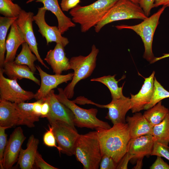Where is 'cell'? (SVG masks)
<instances>
[{"instance_id":"17","label":"cell","mask_w":169,"mask_h":169,"mask_svg":"<svg viewBox=\"0 0 169 169\" xmlns=\"http://www.w3.org/2000/svg\"><path fill=\"white\" fill-rule=\"evenodd\" d=\"M155 73L153 71L149 77L145 78L143 84L137 94H131V110L132 113L144 110L145 106L150 101L154 91Z\"/></svg>"},{"instance_id":"7","label":"cell","mask_w":169,"mask_h":169,"mask_svg":"<svg viewBox=\"0 0 169 169\" xmlns=\"http://www.w3.org/2000/svg\"><path fill=\"white\" fill-rule=\"evenodd\" d=\"M147 17L139 4L129 0H118L94 27L95 30L98 33L105 25L114 22L135 19L143 20Z\"/></svg>"},{"instance_id":"23","label":"cell","mask_w":169,"mask_h":169,"mask_svg":"<svg viewBox=\"0 0 169 169\" xmlns=\"http://www.w3.org/2000/svg\"><path fill=\"white\" fill-rule=\"evenodd\" d=\"M3 68L4 73L10 79L21 80L25 78L40 85V81L34 76V72L27 65L18 64L13 61L8 62L4 63Z\"/></svg>"},{"instance_id":"11","label":"cell","mask_w":169,"mask_h":169,"mask_svg":"<svg viewBox=\"0 0 169 169\" xmlns=\"http://www.w3.org/2000/svg\"><path fill=\"white\" fill-rule=\"evenodd\" d=\"M34 16L33 13L27 12L22 9L15 22L21 30L26 42L28 44L33 53L37 57L38 61L45 68L49 69V68L44 63L38 50V44L33 28V22L34 21Z\"/></svg>"},{"instance_id":"6","label":"cell","mask_w":169,"mask_h":169,"mask_svg":"<svg viewBox=\"0 0 169 169\" xmlns=\"http://www.w3.org/2000/svg\"><path fill=\"white\" fill-rule=\"evenodd\" d=\"M58 94H55L57 99L70 109L74 115V123L75 126L91 129H95L98 127L108 129L111 127L107 122L100 120L97 117L98 110L96 109L82 108L67 97L62 88H58Z\"/></svg>"},{"instance_id":"33","label":"cell","mask_w":169,"mask_h":169,"mask_svg":"<svg viewBox=\"0 0 169 169\" xmlns=\"http://www.w3.org/2000/svg\"><path fill=\"white\" fill-rule=\"evenodd\" d=\"M151 156L162 157L169 161V147L161 144L154 139L153 148Z\"/></svg>"},{"instance_id":"35","label":"cell","mask_w":169,"mask_h":169,"mask_svg":"<svg viewBox=\"0 0 169 169\" xmlns=\"http://www.w3.org/2000/svg\"><path fill=\"white\" fill-rule=\"evenodd\" d=\"M117 165L111 156L107 155L102 156L100 164V169H116Z\"/></svg>"},{"instance_id":"46","label":"cell","mask_w":169,"mask_h":169,"mask_svg":"<svg viewBox=\"0 0 169 169\" xmlns=\"http://www.w3.org/2000/svg\"><path fill=\"white\" fill-rule=\"evenodd\" d=\"M129 0L136 4H139V1H140V0Z\"/></svg>"},{"instance_id":"44","label":"cell","mask_w":169,"mask_h":169,"mask_svg":"<svg viewBox=\"0 0 169 169\" xmlns=\"http://www.w3.org/2000/svg\"><path fill=\"white\" fill-rule=\"evenodd\" d=\"M161 5L166 7H169V0H155L154 8Z\"/></svg>"},{"instance_id":"19","label":"cell","mask_w":169,"mask_h":169,"mask_svg":"<svg viewBox=\"0 0 169 169\" xmlns=\"http://www.w3.org/2000/svg\"><path fill=\"white\" fill-rule=\"evenodd\" d=\"M33 1L42 3L43 7L47 11L51 12L56 16L58 22V28L62 34L70 28L75 26L72 19L63 12L59 6L58 0H28L26 3H29Z\"/></svg>"},{"instance_id":"32","label":"cell","mask_w":169,"mask_h":169,"mask_svg":"<svg viewBox=\"0 0 169 169\" xmlns=\"http://www.w3.org/2000/svg\"><path fill=\"white\" fill-rule=\"evenodd\" d=\"M22 9L11 0H0V13L4 17L18 18Z\"/></svg>"},{"instance_id":"3","label":"cell","mask_w":169,"mask_h":169,"mask_svg":"<svg viewBox=\"0 0 169 169\" xmlns=\"http://www.w3.org/2000/svg\"><path fill=\"white\" fill-rule=\"evenodd\" d=\"M74 155L84 169H98L102 157L96 131L80 135L77 140Z\"/></svg>"},{"instance_id":"10","label":"cell","mask_w":169,"mask_h":169,"mask_svg":"<svg viewBox=\"0 0 169 169\" xmlns=\"http://www.w3.org/2000/svg\"><path fill=\"white\" fill-rule=\"evenodd\" d=\"M26 138L21 127L15 129L11 134L5 148L0 169H11L18 161L22 145Z\"/></svg>"},{"instance_id":"38","label":"cell","mask_w":169,"mask_h":169,"mask_svg":"<svg viewBox=\"0 0 169 169\" xmlns=\"http://www.w3.org/2000/svg\"><path fill=\"white\" fill-rule=\"evenodd\" d=\"M154 1L155 0H140L139 1L140 6L147 17H149L151 9L154 8Z\"/></svg>"},{"instance_id":"31","label":"cell","mask_w":169,"mask_h":169,"mask_svg":"<svg viewBox=\"0 0 169 169\" xmlns=\"http://www.w3.org/2000/svg\"><path fill=\"white\" fill-rule=\"evenodd\" d=\"M154 84L152 95L149 102L145 106L144 110H146L155 105L162 100L169 98V92L164 88L155 77Z\"/></svg>"},{"instance_id":"1","label":"cell","mask_w":169,"mask_h":169,"mask_svg":"<svg viewBox=\"0 0 169 169\" xmlns=\"http://www.w3.org/2000/svg\"><path fill=\"white\" fill-rule=\"evenodd\" d=\"M102 156L107 155L119 163L127 152L131 139L127 124L118 123L108 129H95Z\"/></svg>"},{"instance_id":"29","label":"cell","mask_w":169,"mask_h":169,"mask_svg":"<svg viewBox=\"0 0 169 169\" xmlns=\"http://www.w3.org/2000/svg\"><path fill=\"white\" fill-rule=\"evenodd\" d=\"M17 18L0 17V68H3L4 63L5 44L8 30Z\"/></svg>"},{"instance_id":"42","label":"cell","mask_w":169,"mask_h":169,"mask_svg":"<svg viewBox=\"0 0 169 169\" xmlns=\"http://www.w3.org/2000/svg\"><path fill=\"white\" fill-rule=\"evenodd\" d=\"M44 101V99H40L33 102V110L37 115L41 116L42 104Z\"/></svg>"},{"instance_id":"9","label":"cell","mask_w":169,"mask_h":169,"mask_svg":"<svg viewBox=\"0 0 169 169\" xmlns=\"http://www.w3.org/2000/svg\"><path fill=\"white\" fill-rule=\"evenodd\" d=\"M3 74V68H0V100L18 103L34 98L35 94L23 89L17 80L6 78Z\"/></svg>"},{"instance_id":"14","label":"cell","mask_w":169,"mask_h":169,"mask_svg":"<svg viewBox=\"0 0 169 169\" xmlns=\"http://www.w3.org/2000/svg\"><path fill=\"white\" fill-rule=\"evenodd\" d=\"M50 106L49 112L46 118L48 120H60L75 128L74 123V115L73 112L57 99L54 90H51L45 98Z\"/></svg>"},{"instance_id":"8","label":"cell","mask_w":169,"mask_h":169,"mask_svg":"<svg viewBox=\"0 0 169 169\" xmlns=\"http://www.w3.org/2000/svg\"><path fill=\"white\" fill-rule=\"evenodd\" d=\"M59 148V152L68 156L74 155L75 144L79 135L75 128L60 120H48Z\"/></svg>"},{"instance_id":"40","label":"cell","mask_w":169,"mask_h":169,"mask_svg":"<svg viewBox=\"0 0 169 169\" xmlns=\"http://www.w3.org/2000/svg\"><path fill=\"white\" fill-rule=\"evenodd\" d=\"M150 169H169V165L165 162L161 157L157 156L154 163L150 167Z\"/></svg>"},{"instance_id":"41","label":"cell","mask_w":169,"mask_h":169,"mask_svg":"<svg viewBox=\"0 0 169 169\" xmlns=\"http://www.w3.org/2000/svg\"><path fill=\"white\" fill-rule=\"evenodd\" d=\"M132 159L131 156L127 153L125 154L118 165L116 169H127V165L129 160Z\"/></svg>"},{"instance_id":"36","label":"cell","mask_w":169,"mask_h":169,"mask_svg":"<svg viewBox=\"0 0 169 169\" xmlns=\"http://www.w3.org/2000/svg\"><path fill=\"white\" fill-rule=\"evenodd\" d=\"M8 128L7 127L0 126V166H2L3 155L5 148L7 144V135L5 131Z\"/></svg>"},{"instance_id":"26","label":"cell","mask_w":169,"mask_h":169,"mask_svg":"<svg viewBox=\"0 0 169 169\" xmlns=\"http://www.w3.org/2000/svg\"><path fill=\"white\" fill-rule=\"evenodd\" d=\"M116 74L112 76L108 75L102 77L94 78L90 79L92 81H96L100 82L105 85L109 89L111 94L112 99H118L125 96L123 95L122 90L125 82L121 87H119L118 82L121 79H124L125 77L123 76L122 78L117 80L115 79Z\"/></svg>"},{"instance_id":"43","label":"cell","mask_w":169,"mask_h":169,"mask_svg":"<svg viewBox=\"0 0 169 169\" xmlns=\"http://www.w3.org/2000/svg\"><path fill=\"white\" fill-rule=\"evenodd\" d=\"M44 101L42 104L41 115L42 118H46L50 110V106L48 102L44 99Z\"/></svg>"},{"instance_id":"27","label":"cell","mask_w":169,"mask_h":169,"mask_svg":"<svg viewBox=\"0 0 169 169\" xmlns=\"http://www.w3.org/2000/svg\"><path fill=\"white\" fill-rule=\"evenodd\" d=\"M169 112V109L161 104L160 101L151 108L146 110L144 116L153 127L160 123Z\"/></svg>"},{"instance_id":"5","label":"cell","mask_w":169,"mask_h":169,"mask_svg":"<svg viewBox=\"0 0 169 169\" xmlns=\"http://www.w3.org/2000/svg\"><path fill=\"white\" fill-rule=\"evenodd\" d=\"M166 6H163L156 12L143 20L140 23L134 25H120L115 26L118 29H131L139 35L143 41L145 51L143 57L152 64L155 58L152 49L154 35L159 23V19L164 12Z\"/></svg>"},{"instance_id":"24","label":"cell","mask_w":169,"mask_h":169,"mask_svg":"<svg viewBox=\"0 0 169 169\" xmlns=\"http://www.w3.org/2000/svg\"><path fill=\"white\" fill-rule=\"evenodd\" d=\"M20 125V119L13 103L0 100V126L10 128Z\"/></svg>"},{"instance_id":"22","label":"cell","mask_w":169,"mask_h":169,"mask_svg":"<svg viewBox=\"0 0 169 169\" xmlns=\"http://www.w3.org/2000/svg\"><path fill=\"white\" fill-rule=\"evenodd\" d=\"M39 140L34 136L29 137L25 149L21 148L18 159V164L21 169H32L37 151Z\"/></svg>"},{"instance_id":"16","label":"cell","mask_w":169,"mask_h":169,"mask_svg":"<svg viewBox=\"0 0 169 169\" xmlns=\"http://www.w3.org/2000/svg\"><path fill=\"white\" fill-rule=\"evenodd\" d=\"M154 142L153 137L151 135L131 139L128 144L127 153L132 158L137 159V161H142L145 156L151 155Z\"/></svg>"},{"instance_id":"2","label":"cell","mask_w":169,"mask_h":169,"mask_svg":"<svg viewBox=\"0 0 169 169\" xmlns=\"http://www.w3.org/2000/svg\"><path fill=\"white\" fill-rule=\"evenodd\" d=\"M118 0H97L85 6L78 4L69 13L72 21L79 24L81 31L85 33L95 27Z\"/></svg>"},{"instance_id":"37","label":"cell","mask_w":169,"mask_h":169,"mask_svg":"<svg viewBox=\"0 0 169 169\" xmlns=\"http://www.w3.org/2000/svg\"><path fill=\"white\" fill-rule=\"evenodd\" d=\"M37 168L40 169H57L58 168L48 163L42 158L41 155L37 151L36 155L34 164Z\"/></svg>"},{"instance_id":"25","label":"cell","mask_w":169,"mask_h":169,"mask_svg":"<svg viewBox=\"0 0 169 169\" xmlns=\"http://www.w3.org/2000/svg\"><path fill=\"white\" fill-rule=\"evenodd\" d=\"M20 119V125H25L29 128L35 126L34 123L39 120L40 116L34 112L33 103H14Z\"/></svg>"},{"instance_id":"30","label":"cell","mask_w":169,"mask_h":169,"mask_svg":"<svg viewBox=\"0 0 169 169\" xmlns=\"http://www.w3.org/2000/svg\"><path fill=\"white\" fill-rule=\"evenodd\" d=\"M152 136L156 141L166 146H168L169 112L160 123L153 127Z\"/></svg>"},{"instance_id":"39","label":"cell","mask_w":169,"mask_h":169,"mask_svg":"<svg viewBox=\"0 0 169 169\" xmlns=\"http://www.w3.org/2000/svg\"><path fill=\"white\" fill-rule=\"evenodd\" d=\"M80 1V0H62L61 8L63 11L68 12L76 7Z\"/></svg>"},{"instance_id":"34","label":"cell","mask_w":169,"mask_h":169,"mask_svg":"<svg viewBox=\"0 0 169 169\" xmlns=\"http://www.w3.org/2000/svg\"><path fill=\"white\" fill-rule=\"evenodd\" d=\"M49 130L44 134L43 137V141L44 144L46 146L51 147H55L59 151V149L56 145V140L54 136L53 129L50 125H48Z\"/></svg>"},{"instance_id":"15","label":"cell","mask_w":169,"mask_h":169,"mask_svg":"<svg viewBox=\"0 0 169 169\" xmlns=\"http://www.w3.org/2000/svg\"><path fill=\"white\" fill-rule=\"evenodd\" d=\"M91 104L99 107L107 108L108 111L105 118L110 120L113 125L126 123L125 116L127 112L131 109V106L130 98L125 96L112 99L110 103L106 105H101L93 102Z\"/></svg>"},{"instance_id":"21","label":"cell","mask_w":169,"mask_h":169,"mask_svg":"<svg viewBox=\"0 0 169 169\" xmlns=\"http://www.w3.org/2000/svg\"><path fill=\"white\" fill-rule=\"evenodd\" d=\"M25 42L21 30L15 21H14L11 26L9 33L6 41V54L4 63L14 61L18 48Z\"/></svg>"},{"instance_id":"12","label":"cell","mask_w":169,"mask_h":169,"mask_svg":"<svg viewBox=\"0 0 169 169\" xmlns=\"http://www.w3.org/2000/svg\"><path fill=\"white\" fill-rule=\"evenodd\" d=\"M47 10L43 7L38 8L37 14L33 18L38 26V32L46 39L47 45L52 42L61 44L64 47L69 43L67 38L63 37L58 27L50 26L45 20V14Z\"/></svg>"},{"instance_id":"28","label":"cell","mask_w":169,"mask_h":169,"mask_svg":"<svg viewBox=\"0 0 169 169\" xmlns=\"http://www.w3.org/2000/svg\"><path fill=\"white\" fill-rule=\"evenodd\" d=\"M22 49L20 53L15 57L14 62L19 65H27L33 72L36 70L34 62L38 60L36 55L33 54L28 44L25 42L22 45Z\"/></svg>"},{"instance_id":"20","label":"cell","mask_w":169,"mask_h":169,"mask_svg":"<svg viewBox=\"0 0 169 169\" xmlns=\"http://www.w3.org/2000/svg\"><path fill=\"white\" fill-rule=\"evenodd\" d=\"M131 139L147 135H152L153 127L141 113H135L132 116L125 119Z\"/></svg>"},{"instance_id":"13","label":"cell","mask_w":169,"mask_h":169,"mask_svg":"<svg viewBox=\"0 0 169 169\" xmlns=\"http://www.w3.org/2000/svg\"><path fill=\"white\" fill-rule=\"evenodd\" d=\"M36 67L41 78L40 87L35 94L34 98L37 100L45 98L51 90L61 84L71 80L74 75L73 72L64 75H51L44 71L40 66Z\"/></svg>"},{"instance_id":"47","label":"cell","mask_w":169,"mask_h":169,"mask_svg":"<svg viewBox=\"0 0 169 169\" xmlns=\"http://www.w3.org/2000/svg\"><path fill=\"white\" fill-rule=\"evenodd\" d=\"M12 0V1H13V0Z\"/></svg>"},{"instance_id":"4","label":"cell","mask_w":169,"mask_h":169,"mask_svg":"<svg viewBox=\"0 0 169 169\" xmlns=\"http://www.w3.org/2000/svg\"><path fill=\"white\" fill-rule=\"evenodd\" d=\"M99 49L95 44L91 47L90 53L86 56L79 55L71 57L69 61V70H74L71 81L64 88V92L69 99L73 98L75 85L80 80L90 76L96 66Z\"/></svg>"},{"instance_id":"18","label":"cell","mask_w":169,"mask_h":169,"mask_svg":"<svg viewBox=\"0 0 169 169\" xmlns=\"http://www.w3.org/2000/svg\"><path fill=\"white\" fill-rule=\"evenodd\" d=\"M64 47L57 43L53 49L48 52L44 59L55 74H61L63 71L69 70V60L66 56Z\"/></svg>"},{"instance_id":"45","label":"cell","mask_w":169,"mask_h":169,"mask_svg":"<svg viewBox=\"0 0 169 169\" xmlns=\"http://www.w3.org/2000/svg\"><path fill=\"white\" fill-rule=\"evenodd\" d=\"M163 55L158 57H155L153 60L152 63H153L156 62L164 58L169 57V54H164Z\"/></svg>"}]
</instances>
